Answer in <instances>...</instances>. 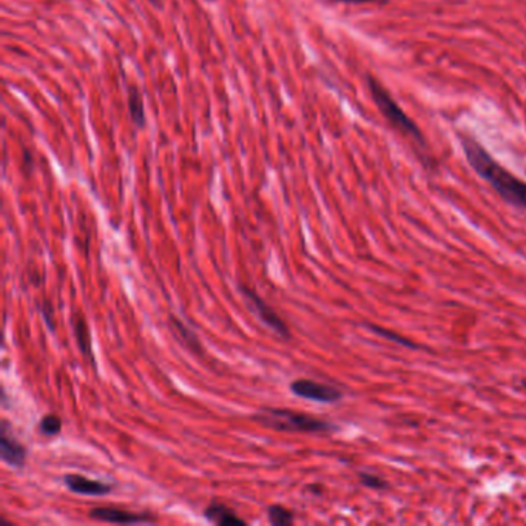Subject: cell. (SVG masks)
Masks as SVG:
<instances>
[{"label":"cell","mask_w":526,"mask_h":526,"mask_svg":"<svg viewBox=\"0 0 526 526\" xmlns=\"http://www.w3.org/2000/svg\"><path fill=\"white\" fill-rule=\"evenodd\" d=\"M170 324H171V331H175V333L178 335V338H179L181 341H184V343H186V346H187L190 350H193V352H203L201 343H199L198 335H196L195 332L190 331L183 321H179V320L176 318V316L171 315V316H170Z\"/></svg>","instance_id":"11"},{"label":"cell","mask_w":526,"mask_h":526,"mask_svg":"<svg viewBox=\"0 0 526 526\" xmlns=\"http://www.w3.org/2000/svg\"><path fill=\"white\" fill-rule=\"evenodd\" d=\"M461 147L466 155V159L477 173L482 176L486 183L493 186L495 192L500 195L506 203L526 210V183L514 176L498 162L489 155V153L469 134H460Z\"/></svg>","instance_id":"1"},{"label":"cell","mask_w":526,"mask_h":526,"mask_svg":"<svg viewBox=\"0 0 526 526\" xmlns=\"http://www.w3.org/2000/svg\"><path fill=\"white\" fill-rule=\"evenodd\" d=\"M367 84H369L372 97H374V101L377 107L380 108V112H382L386 119L392 124V127H395L397 130L403 132L404 134L411 136V138H414L415 141L422 142L423 139H422V133L419 130V127H417L411 117L407 116L400 107H398V104L395 102V99L391 96V93H389L387 90L374 77H369Z\"/></svg>","instance_id":"3"},{"label":"cell","mask_w":526,"mask_h":526,"mask_svg":"<svg viewBox=\"0 0 526 526\" xmlns=\"http://www.w3.org/2000/svg\"><path fill=\"white\" fill-rule=\"evenodd\" d=\"M360 482L365 486L370 488V489H385V488H387V483L385 482L382 477L372 476V474H367V473H360Z\"/></svg>","instance_id":"16"},{"label":"cell","mask_w":526,"mask_h":526,"mask_svg":"<svg viewBox=\"0 0 526 526\" xmlns=\"http://www.w3.org/2000/svg\"><path fill=\"white\" fill-rule=\"evenodd\" d=\"M337 2H348V4H369V2H386V0H337Z\"/></svg>","instance_id":"18"},{"label":"cell","mask_w":526,"mask_h":526,"mask_svg":"<svg viewBox=\"0 0 526 526\" xmlns=\"http://www.w3.org/2000/svg\"><path fill=\"white\" fill-rule=\"evenodd\" d=\"M63 483L70 491L82 495H105L112 493V485L99 482V480L87 478L79 474H67L63 478Z\"/></svg>","instance_id":"7"},{"label":"cell","mask_w":526,"mask_h":526,"mask_svg":"<svg viewBox=\"0 0 526 526\" xmlns=\"http://www.w3.org/2000/svg\"><path fill=\"white\" fill-rule=\"evenodd\" d=\"M39 309L42 312V315L45 316V320H47L48 326L51 328V331L54 329V313H53V307L48 301H43L42 304H39Z\"/></svg>","instance_id":"17"},{"label":"cell","mask_w":526,"mask_h":526,"mask_svg":"<svg viewBox=\"0 0 526 526\" xmlns=\"http://www.w3.org/2000/svg\"><path fill=\"white\" fill-rule=\"evenodd\" d=\"M151 2H153V4H156V2H159V0H151Z\"/></svg>","instance_id":"19"},{"label":"cell","mask_w":526,"mask_h":526,"mask_svg":"<svg viewBox=\"0 0 526 526\" xmlns=\"http://www.w3.org/2000/svg\"><path fill=\"white\" fill-rule=\"evenodd\" d=\"M267 517L269 522L272 525H281V526H287L294 523V514L290 512L287 508L281 506V505H272L267 510Z\"/></svg>","instance_id":"13"},{"label":"cell","mask_w":526,"mask_h":526,"mask_svg":"<svg viewBox=\"0 0 526 526\" xmlns=\"http://www.w3.org/2000/svg\"><path fill=\"white\" fill-rule=\"evenodd\" d=\"M369 328H370L372 331H374L375 333H378L380 337H383V338H386V340H389V341H394V343H397V344H400V346L409 348V349H417V348H419V346H417V344H415V343H412L411 340H407V338L402 337V335H398V333H395V332H392V331L385 329V328H380V326H375V324H369Z\"/></svg>","instance_id":"14"},{"label":"cell","mask_w":526,"mask_h":526,"mask_svg":"<svg viewBox=\"0 0 526 526\" xmlns=\"http://www.w3.org/2000/svg\"><path fill=\"white\" fill-rule=\"evenodd\" d=\"M0 457L10 466L22 468L26 460V449L23 444H21L16 439L10 437L4 428L2 435H0Z\"/></svg>","instance_id":"8"},{"label":"cell","mask_w":526,"mask_h":526,"mask_svg":"<svg viewBox=\"0 0 526 526\" xmlns=\"http://www.w3.org/2000/svg\"><path fill=\"white\" fill-rule=\"evenodd\" d=\"M240 292L244 296V299H246V303L250 307V311L255 313L270 331H274L281 338H286V340L290 338V332H289L287 324L279 318L278 313L274 309H272V307L264 301V299H262L259 295H257L252 289H249L246 286H240Z\"/></svg>","instance_id":"4"},{"label":"cell","mask_w":526,"mask_h":526,"mask_svg":"<svg viewBox=\"0 0 526 526\" xmlns=\"http://www.w3.org/2000/svg\"><path fill=\"white\" fill-rule=\"evenodd\" d=\"M90 517L97 522L107 523H119V525H132V523H149L156 519L150 514H138L125 510H117V508H95L90 511Z\"/></svg>","instance_id":"6"},{"label":"cell","mask_w":526,"mask_h":526,"mask_svg":"<svg viewBox=\"0 0 526 526\" xmlns=\"http://www.w3.org/2000/svg\"><path fill=\"white\" fill-rule=\"evenodd\" d=\"M252 420L267 429L283 432H326L333 429L329 422L281 407H262L252 417Z\"/></svg>","instance_id":"2"},{"label":"cell","mask_w":526,"mask_h":526,"mask_svg":"<svg viewBox=\"0 0 526 526\" xmlns=\"http://www.w3.org/2000/svg\"><path fill=\"white\" fill-rule=\"evenodd\" d=\"M523 387H525V389H526V382H523Z\"/></svg>","instance_id":"20"},{"label":"cell","mask_w":526,"mask_h":526,"mask_svg":"<svg viewBox=\"0 0 526 526\" xmlns=\"http://www.w3.org/2000/svg\"><path fill=\"white\" fill-rule=\"evenodd\" d=\"M73 331H75V338L77 343V348L82 352V355L88 357L90 361L95 365V357H93V348H92V337H90V329L87 321L82 316L77 315L73 318Z\"/></svg>","instance_id":"10"},{"label":"cell","mask_w":526,"mask_h":526,"mask_svg":"<svg viewBox=\"0 0 526 526\" xmlns=\"http://www.w3.org/2000/svg\"><path fill=\"white\" fill-rule=\"evenodd\" d=\"M290 391L298 397L306 398V400H312V402H318V403H335L343 398L341 391H338L337 387L313 382V380H306V378L295 380V382H292V385H290Z\"/></svg>","instance_id":"5"},{"label":"cell","mask_w":526,"mask_h":526,"mask_svg":"<svg viewBox=\"0 0 526 526\" xmlns=\"http://www.w3.org/2000/svg\"><path fill=\"white\" fill-rule=\"evenodd\" d=\"M62 429V420L56 415H45L39 423V432L45 437H53L58 435Z\"/></svg>","instance_id":"15"},{"label":"cell","mask_w":526,"mask_h":526,"mask_svg":"<svg viewBox=\"0 0 526 526\" xmlns=\"http://www.w3.org/2000/svg\"><path fill=\"white\" fill-rule=\"evenodd\" d=\"M129 107H130V113H132V119L134 121L136 125H144L145 117H144V102L138 88L132 87L130 88V95H129Z\"/></svg>","instance_id":"12"},{"label":"cell","mask_w":526,"mask_h":526,"mask_svg":"<svg viewBox=\"0 0 526 526\" xmlns=\"http://www.w3.org/2000/svg\"><path fill=\"white\" fill-rule=\"evenodd\" d=\"M204 517L208 522H212L215 525H221V526L246 525V520L240 519L237 512L222 503H212L210 506H207L204 511Z\"/></svg>","instance_id":"9"}]
</instances>
